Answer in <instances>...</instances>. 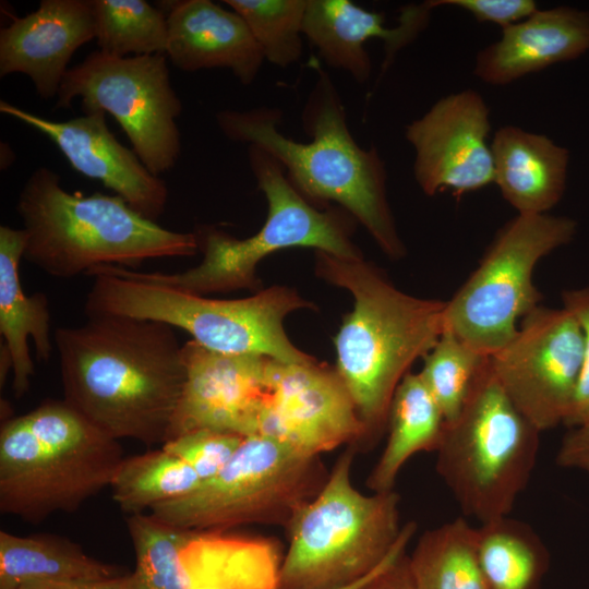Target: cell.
Segmentation results:
<instances>
[{
	"label": "cell",
	"instance_id": "5b68a950",
	"mask_svg": "<svg viewBox=\"0 0 589 589\" xmlns=\"http://www.w3.org/2000/svg\"><path fill=\"white\" fill-rule=\"evenodd\" d=\"M122 447L64 399H48L0 430V512L40 524L109 488Z\"/></svg>",
	"mask_w": 589,
	"mask_h": 589
},
{
	"label": "cell",
	"instance_id": "f546056e",
	"mask_svg": "<svg viewBox=\"0 0 589 589\" xmlns=\"http://www.w3.org/2000/svg\"><path fill=\"white\" fill-rule=\"evenodd\" d=\"M99 50L119 58L165 55L167 15L145 0H91Z\"/></svg>",
	"mask_w": 589,
	"mask_h": 589
},
{
	"label": "cell",
	"instance_id": "d590c367",
	"mask_svg": "<svg viewBox=\"0 0 589 589\" xmlns=\"http://www.w3.org/2000/svg\"><path fill=\"white\" fill-rule=\"evenodd\" d=\"M431 7L450 5L469 12L480 23L509 27L538 10L533 0H431Z\"/></svg>",
	"mask_w": 589,
	"mask_h": 589
},
{
	"label": "cell",
	"instance_id": "836d02e7",
	"mask_svg": "<svg viewBox=\"0 0 589 589\" xmlns=\"http://www.w3.org/2000/svg\"><path fill=\"white\" fill-rule=\"evenodd\" d=\"M243 438L238 434L204 429L171 438L161 447L189 465L202 483L228 464Z\"/></svg>",
	"mask_w": 589,
	"mask_h": 589
},
{
	"label": "cell",
	"instance_id": "603a6c76",
	"mask_svg": "<svg viewBox=\"0 0 589 589\" xmlns=\"http://www.w3.org/2000/svg\"><path fill=\"white\" fill-rule=\"evenodd\" d=\"M494 183L518 214H546L562 199L568 151L544 134L501 127L491 141Z\"/></svg>",
	"mask_w": 589,
	"mask_h": 589
},
{
	"label": "cell",
	"instance_id": "e0dca14e",
	"mask_svg": "<svg viewBox=\"0 0 589 589\" xmlns=\"http://www.w3.org/2000/svg\"><path fill=\"white\" fill-rule=\"evenodd\" d=\"M0 112L45 134L73 169L101 182L145 218L156 221L164 214L169 195L166 182L116 139L107 127L106 112L53 121L5 100L0 101Z\"/></svg>",
	"mask_w": 589,
	"mask_h": 589
},
{
	"label": "cell",
	"instance_id": "f1b7e54d",
	"mask_svg": "<svg viewBox=\"0 0 589 589\" xmlns=\"http://www.w3.org/2000/svg\"><path fill=\"white\" fill-rule=\"evenodd\" d=\"M200 484L189 465L160 447L123 457L109 488L119 508L130 516L180 498Z\"/></svg>",
	"mask_w": 589,
	"mask_h": 589
},
{
	"label": "cell",
	"instance_id": "7402d4cb",
	"mask_svg": "<svg viewBox=\"0 0 589 589\" xmlns=\"http://www.w3.org/2000/svg\"><path fill=\"white\" fill-rule=\"evenodd\" d=\"M27 235L21 228L0 226V334L11 363L12 389L16 398L29 389L34 375L28 338L38 360L47 361L53 350L49 301L45 293L27 296L20 283L19 265L24 259Z\"/></svg>",
	"mask_w": 589,
	"mask_h": 589
},
{
	"label": "cell",
	"instance_id": "e575fe53",
	"mask_svg": "<svg viewBox=\"0 0 589 589\" xmlns=\"http://www.w3.org/2000/svg\"><path fill=\"white\" fill-rule=\"evenodd\" d=\"M563 308L578 321L584 336L580 374L570 410L563 424L574 428L589 419V287L562 293Z\"/></svg>",
	"mask_w": 589,
	"mask_h": 589
},
{
	"label": "cell",
	"instance_id": "4316f807",
	"mask_svg": "<svg viewBox=\"0 0 589 589\" xmlns=\"http://www.w3.org/2000/svg\"><path fill=\"white\" fill-rule=\"evenodd\" d=\"M477 548L489 589H540L550 554L528 524L509 516L481 524Z\"/></svg>",
	"mask_w": 589,
	"mask_h": 589
},
{
	"label": "cell",
	"instance_id": "7a4b0ae2",
	"mask_svg": "<svg viewBox=\"0 0 589 589\" xmlns=\"http://www.w3.org/2000/svg\"><path fill=\"white\" fill-rule=\"evenodd\" d=\"M215 119L227 139L259 147L277 160L311 203L337 204L388 256L405 254L387 201L385 164L374 146L363 148L352 136L339 93L324 70L317 69L301 113L308 142L280 132L281 112L275 108L223 109Z\"/></svg>",
	"mask_w": 589,
	"mask_h": 589
},
{
	"label": "cell",
	"instance_id": "d4e9b609",
	"mask_svg": "<svg viewBox=\"0 0 589 589\" xmlns=\"http://www.w3.org/2000/svg\"><path fill=\"white\" fill-rule=\"evenodd\" d=\"M385 447L372 468L366 485L372 492L394 490L404 465L421 452H436L446 420L419 373L408 372L392 399Z\"/></svg>",
	"mask_w": 589,
	"mask_h": 589
},
{
	"label": "cell",
	"instance_id": "f35d334b",
	"mask_svg": "<svg viewBox=\"0 0 589 589\" xmlns=\"http://www.w3.org/2000/svg\"><path fill=\"white\" fill-rule=\"evenodd\" d=\"M21 589H131L130 573L106 579L37 581Z\"/></svg>",
	"mask_w": 589,
	"mask_h": 589
},
{
	"label": "cell",
	"instance_id": "4dcf8cb0",
	"mask_svg": "<svg viewBox=\"0 0 589 589\" xmlns=\"http://www.w3.org/2000/svg\"><path fill=\"white\" fill-rule=\"evenodd\" d=\"M135 554L131 589H187L181 552L196 531L184 529L151 513L127 517Z\"/></svg>",
	"mask_w": 589,
	"mask_h": 589
},
{
	"label": "cell",
	"instance_id": "5bb4252c",
	"mask_svg": "<svg viewBox=\"0 0 589 589\" xmlns=\"http://www.w3.org/2000/svg\"><path fill=\"white\" fill-rule=\"evenodd\" d=\"M257 434L309 456L365 445V428L335 368L271 359Z\"/></svg>",
	"mask_w": 589,
	"mask_h": 589
},
{
	"label": "cell",
	"instance_id": "277c9868",
	"mask_svg": "<svg viewBox=\"0 0 589 589\" xmlns=\"http://www.w3.org/2000/svg\"><path fill=\"white\" fill-rule=\"evenodd\" d=\"M16 212L27 240L24 260L47 275L68 279L93 268L135 267L164 257L192 256L194 232L166 229L118 195L65 191L50 168H36L22 187Z\"/></svg>",
	"mask_w": 589,
	"mask_h": 589
},
{
	"label": "cell",
	"instance_id": "8fae6325",
	"mask_svg": "<svg viewBox=\"0 0 589 589\" xmlns=\"http://www.w3.org/2000/svg\"><path fill=\"white\" fill-rule=\"evenodd\" d=\"M577 223L565 216L517 214L496 233L478 267L445 302L444 329L485 356L507 345L519 321L538 308V262L570 242Z\"/></svg>",
	"mask_w": 589,
	"mask_h": 589
},
{
	"label": "cell",
	"instance_id": "2e32d148",
	"mask_svg": "<svg viewBox=\"0 0 589 589\" xmlns=\"http://www.w3.org/2000/svg\"><path fill=\"white\" fill-rule=\"evenodd\" d=\"M185 381L168 441L195 430L257 434L271 358L228 354L190 339L182 345Z\"/></svg>",
	"mask_w": 589,
	"mask_h": 589
},
{
	"label": "cell",
	"instance_id": "8d00e7d4",
	"mask_svg": "<svg viewBox=\"0 0 589 589\" xmlns=\"http://www.w3.org/2000/svg\"><path fill=\"white\" fill-rule=\"evenodd\" d=\"M411 539H406L378 572L359 589H417L406 554Z\"/></svg>",
	"mask_w": 589,
	"mask_h": 589
},
{
	"label": "cell",
	"instance_id": "6da1fadb",
	"mask_svg": "<svg viewBox=\"0 0 589 589\" xmlns=\"http://www.w3.org/2000/svg\"><path fill=\"white\" fill-rule=\"evenodd\" d=\"M63 399L116 440L168 441L185 366L172 326L93 315L53 333Z\"/></svg>",
	"mask_w": 589,
	"mask_h": 589
},
{
	"label": "cell",
	"instance_id": "9a60e30c",
	"mask_svg": "<svg viewBox=\"0 0 589 589\" xmlns=\"http://www.w3.org/2000/svg\"><path fill=\"white\" fill-rule=\"evenodd\" d=\"M490 109L474 89L438 99L405 128L414 152L413 176L424 194L455 196L494 182Z\"/></svg>",
	"mask_w": 589,
	"mask_h": 589
},
{
	"label": "cell",
	"instance_id": "ba28073f",
	"mask_svg": "<svg viewBox=\"0 0 589 589\" xmlns=\"http://www.w3.org/2000/svg\"><path fill=\"white\" fill-rule=\"evenodd\" d=\"M250 169L267 203L261 229L237 239L212 226L193 231L202 262L176 274L141 272L151 280L206 296L238 289H257V264L267 255L290 248H312L345 259L362 257L351 241L354 218L341 207L321 209L288 180L283 167L259 147L248 146Z\"/></svg>",
	"mask_w": 589,
	"mask_h": 589
},
{
	"label": "cell",
	"instance_id": "ffe728a7",
	"mask_svg": "<svg viewBox=\"0 0 589 589\" xmlns=\"http://www.w3.org/2000/svg\"><path fill=\"white\" fill-rule=\"evenodd\" d=\"M167 50L184 72L227 69L243 85L256 79L263 53L244 20L211 0L173 2L167 15Z\"/></svg>",
	"mask_w": 589,
	"mask_h": 589
},
{
	"label": "cell",
	"instance_id": "4fadbf2b",
	"mask_svg": "<svg viewBox=\"0 0 589 589\" xmlns=\"http://www.w3.org/2000/svg\"><path fill=\"white\" fill-rule=\"evenodd\" d=\"M584 351L577 318L565 308L539 305L517 333L490 356L501 386L541 432L564 423L576 392Z\"/></svg>",
	"mask_w": 589,
	"mask_h": 589
},
{
	"label": "cell",
	"instance_id": "52a82bcc",
	"mask_svg": "<svg viewBox=\"0 0 589 589\" xmlns=\"http://www.w3.org/2000/svg\"><path fill=\"white\" fill-rule=\"evenodd\" d=\"M356 447L335 461L320 492L285 527L279 589H336L372 573L398 543L400 496L360 492L351 481Z\"/></svg>",
	"mask_w": 589,
	"mask_h": 589
},
{
	"label": "cell",
	"instance_id": "484cf974",
	"mask_svg": "<svg viewBox=\"0 0 589 589\" xmlns=\"http://www.w3.org/2000/svg\"><path fill=\"white\" fill-rule=\"evenodd\" d=\"M128 573L60 536L0 531V589H21L37 581L106 579Z\"/></svg>",
	"mask_w": 589,
	"mask_h": 589
},
{
	"label": "cell",
	"instance_id": "44dd1931",
	"mask_svg": "<svg viewBox=\"0 0 589 589\" xmlns=\"http://www.w3.org/2000/svg\"><path fill=\"white\" fill-rule=\"evenodd\" d=\"M589 50V12L570 7L537 10L502 29L501 38L481 49L473 73L485 84L507 85Z\"/></svg>",
	"mask_w": 589,
	"mask_h": 589
},
{
	"label": "cell",
	"instance_id": "d6986e66",
	"mask_svg": "<svg viewBox=\"0 0 589 589\" xmlns=\"http://www.w3.org/2000/svg\"><path fill=\"white\" fill-rule=\"evenodd\" d=\"M431 10L429 1L406 5L399 23L387 27L383 13L369 11L350 0H306L303 35L327 65L344 70L364 84L372 72L365 44L374 38L383 41L382 71H386L396 55L426 27Z\"/></svg>",
	"mask_w": 589,
	"mask_h": 589
},
{
	"label": "cell",
	"instance_id": "74e56055",
	"mask_svg": "<svg viewBox=\"0 0 589 589\" xmlns=\"http://www.w3.org/2000/svg\"><path fill=\"white\" fill-rule=\"evenodd\" d=\"M556 464L589 474V419L565 434L556 454Z\"/></svg>",
	"mask_w": 589,
	"mask_h": 589
},
{
	"label": "cell",
	"instance_id": "9c48e42d",
	"mask_svg": "<svg viewBox=\"0 0 589 589\" xmlns=\"http://www.w3.org/2000/svg\"><path fill=\"white\" fill-rule=\"evenodd\" d=\"M540 433L507 396L489 361L436 449V471L464 514L480 524L510 515L533 471Z\"/></svg>",
	"mask_w": 589,
	"mask_h": 589
},
{
	"label": "cell",
	"instance_id": "3957f363",
	"mask_svg": "<svg viewBox=\"0 0 589 589\" xmlns=\"http://www.w3.org/2000/svg\"><path fill=\"white\" fill-rule=\"evenodd\" d=\"M316 271L353 297L334 338L335 369L364 424L365 445H371L387 426L400 381L444 332L445 302L398 290L362 257L316 251Z\"/></svg>",
	"mask_w": 589,
	"mask_h": 589
},
{
	"label": "cell",
	"instance_id": "cb8c5ba5",
	"mask_svg": "<svg viewBox=\"0 0 589 589\" xmlns=\"http://www.w3.org/2000/svg\"><path fill=\"white\" fill-rule=\"evenodd\" d=\"M271 537L196 531L181 552L187 589H279L284 560Z\"/></svg>",
	"mask_w": 589,
	"mask_h": 589
},
{
	"label": "cell",
	"instance_id": "1f68e13d",
	"mask_svg": "<svg viewBox=\"0 0 589 589\" xmlns=\"http://www.w3.org/2000/svg\"><path fill=\"white\" fill-rule=\"evenodd\" d=\"M422 359L423 366L419 374L440 406L446 423H449L464 409L490 357L444 329L435 346Z\"/></svg>",
	"mask_w": 589,
	"mask_h": 589
},
{
	"label": "cell",
	"instance_id": "8992f818",
	"mask_svg": "<svg viewBox=\"0 0 589 589\" xmlns=\"http://www.w3.org/2000/svg\"><path fill=\"white\" fill-rule=\"evenodd\" d=\"M93 277L84 313L157 321L188 332L199 345L221 353L256 354L285 363L315 359L288 338L284 321L311 308L291 288L273 286L242 299H215L151 280L140 271L104 265Z\"/></svg>",
	"mask_w": 589,
	"mask_h": 589
},
{
	"label": "cell",
	"instance_id": "ac0fdd59",
	"mask_svg": "<svg viewBox=\"0 0 589 589\" xmlns=\"http://www.w3.org/2000/svg\"><path fill=\"white\" fill-rule=\"evenodd\" d=\"M91 0H41L0 31V76L27 75L38 96L57 97L73 53L95 39Z\"/></svg>",
	"mask_w": 589,
	"mask_h": 589
},
{
	"label": "cell",
	"instance_id": "83f0119b",
	"mask_svg": "<svg viewBox=\"0 0 589 589\" xmlns=\"http://www.w3.org/2000/svg\"><path fill=\"white\" fill-rule=\"evenodd\" d=\"M408 562L417 589H489L477 528L461 517L424 531Z\"/></svg>",
	"mask_w": 589,
	"mask_h": 589
},
{
	"label": "cell",
	"instance_id": "30bf717a",
	"mask_svg": "<svg viewBox=\"0 0 589 589\" xmlns=\"http://www.w3.org/2000/svg\"><path fill=\"white\" fill-rule=\"evenodd\" d=\"M328 473L321 456L304 455L269 436L250 435L215 477L148 513L199 532L247 525L285 528L320 492Z\"/></svg>",
	"mask_w": 589,
	"mask_h": 589
},
{
	"label": "cell",
	"instance_id": "d6a6232c",
	"mask_svg": "<svg viewBox=\"0 0 589 589\" xmlns=\"http://www.w3.org/2000/svg\"><path fill=\"white\" fill-rule=\"evenodd\" d=\"M247 23L264 60L287 68L302 55L306 0H225Z\"/></svg>",
	"mask_w": 589,
	"mask_h": 589
},
{
	"label": "cell",
	"instance_id": "7c38bea8",
	"mask_svg": "<svg viewBox=\"0 0 589 589\" xmlns=\"http://www.w3.org/2000/svg\"><path fill=\"white\" fill-rule=\"evenodd\" d=\"M56 98L58 109L77 98L83 113L109 112L152 173L159 177L177 164L182 103L171 85L165 55L119 58L95 50L69 68Z\"/></svg>",
	"mask_w": 589,
	"mask_h": 589
},
{
	"label": "cell",
	"instance_id": "ab89813d",
	"mask_svg": "<svg viewBox=\"0 0 589 589\" xmlns=\"http://www.w3.org/2000/svg\"><path fill=\"white\" fill-rule=\"evenodd\" d=\"M417 530V525L416 522L413 521H410V522H407L404 525V528H402V532H401V536H400V539L398 541V543L396 544V546L394 548V550L392 551V553L387 556V558L377 567L375 568L372 573H370L368 576H365L364 578L351 584V585H348V586H345V587H340V588H336V589H359L361 586H363L371 577H373L377 572L378 569L386 563V561L390 557V555L395 552V550L406 540V539H409V538H412L414 532Z\"/></svg>",
	"mask_w": 589,
	"mask_h": 589
}]
</instances>
